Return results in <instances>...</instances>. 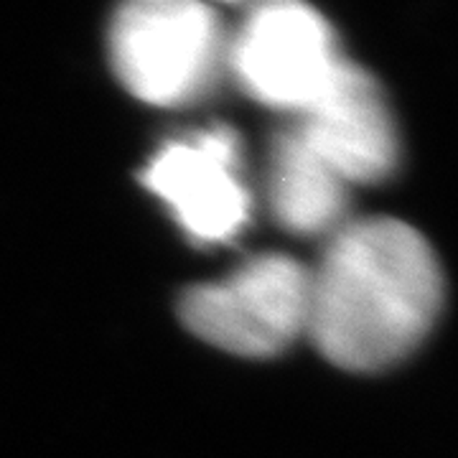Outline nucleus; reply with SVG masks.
<instances>
[{
  "mask_svg": "<svg viewBox=\"0 0 458 458\" xmlns=\"http://www.w3.org/2000/svg\"><path fill=\"white\" fill-rule=\"evenodd\" d=\"M443 298L441 260L412 225L393 216L346 222L309 270L306 334L342 369H387L426 342Z\"/></svg>",
  "mask_w": 458,
  "mask_h": 458,
  "instance_id": "1",
  "label": "nucleus"
},
{
  "mask_svg": "<svg viewBox=\"0 0 458 458\" xmlns=\"http://www.w3.org/2000/svg\"><path fill=\"white\" fill-rule=\"evenodd\" d=\"M181 318L222 352L276 357L309 328V267L288 255L252 258L227 278L186 291Z\"/></svg>",
  "mask_w": 458,
  "mask_h": 458,
  "instance_id": "2",
  "label": "nucleus"
},
{
  "mask_svg": "<svg viewBox=\"0 0 458 458\" xmlns=\"http://www.w3.org/2000/svg\"><path fill=\"white\" fill-rule=\"evenodd\" d=\"M110 59L120 84L150 105L199 98L222 59L212 8L194 0H140L120 8L110 29Z\"/></svg>",
  "mask_w": 458,
  "mask_h": 458,
  "instance_id": "3",
  "label": "nucleus"
},
{
  "mask_svg": "<svg viewBox=\"0 0 458 458\" xmlns=\"http://www.w3.org/2000/svg\"><path fill=\"white\" fill-rule=\"evenodd\" d=\"M342 62L327 18L285 0L255 8L229 49V64L247 95L293 114L327 89Z\"/></svg>",
  "mask_w": 458,
  "mask_h": 458,
  "instance_id": "4",
  "label": "nucleus"
},
{
  "mask_svg": "<svg viewBox=\"0 0 458 458\" xmlns=\"http://www.w3.org/2000/svg\"><path fill=\"white\" fill-rule=\"evenodd\" d=\"M143 186L201 245L227 242L250 219L252 199L242 181L240 140L229 128L165 143L148 161Z\"/></svg>",
  "mask_w": 458,
  "mask_h": 458,
  "instance_id": "5",
  "label": "nucleus"
},
{
  "mask_svg": "<svg viewBox=\"0 0 458 458\" xmlns=\"http://www.w3.org/2000/svg\"><path fill=\"white\" fill-rule=\"evenodd\" d=\"M291 131L349 186L387 179L400 164L390 102L369 72L344 59Z\"/></svg>",
  "mask_w": 458,
  "mask_h": 458,
  "instance_id": "6",
  "label": "nucleus"
},
{
  "mask_svg": "<svg viewBox=\"0 0 458 458\" xmlns=\"http://www.w3.org/2000/svg\"><path fill=\"white\" fill-rule=\"evenodd\" d=\"M349 189L293 131L280 135L267 171V199L280 227L295 234H334L346 225Z\"/></svg>",
  "mask_w": 458,
  "mask_h": 458,
  "instance_id": "7",
  "label": "nucleus"
}]
</instances>
